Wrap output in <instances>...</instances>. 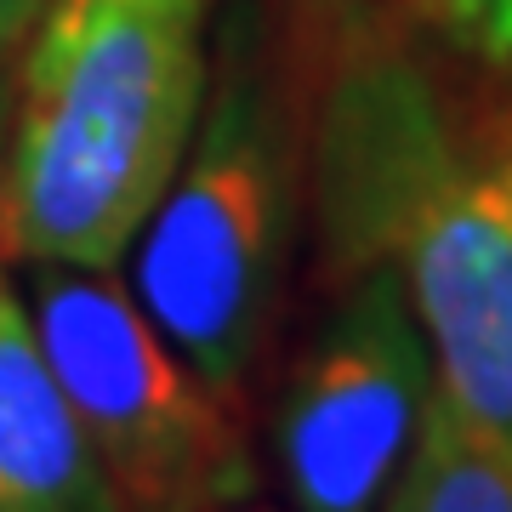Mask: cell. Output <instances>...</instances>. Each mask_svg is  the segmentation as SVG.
I'll return each mask as SVG.
<instances>
[{
  "label": "cell",
  "instance_id": "1",
  "mask_svg": "<svg viewBox=\"0 0 512 512\" xmlns=\"http://www.w3.org/2000/svg\"><path fill=\"white\" fill-rule=\"evenodd\" d=\"M313 205L330 268L387 262L439 393L512 439V143L467 126L404 46L359 40L319 103Z\"/></svg>",
  "mask_w": 512,
  "mask_h": 512
},
{
  "label": "cell",
  "instance_id": "2",
  "mask_svg": "<svg viewBox=\"0 0 512 512\" xmlns=\"http://www.w3.org/2000/svg\"><path fill=\"white\" fill-rule=\"evenodd\" d=\"M211 0H46L23 40L0 239L23 262L120 268L200 120Z\"/></svg>",
  "mask_w": 512,
  "mask_h": 512
},
{
  "label": "cell",
  "instance_id": "3",
  "mask_svg": "<svg viewBox=\"0 0 512 512\" xmlns=\"http://www.w3.org/2000/svg\"><path fill=\"white\" fill-rule=\"evenodd\" d=\"M296 228V131L256 6L211 46L200 120L171 183L131 239V291L171 348L239 399L279 308Z\"/></svg>",
  "mask_w": 512,
  "mask_h": 512
},
{
  "label": "cell",
  "instance_id": "4",
  "mask_svg": "<svg viewBox=\"0 0 512 512\" xmlns=\"http://www.w3.org/2000/svg\"><path fill=\"white\" fill-rule=\"evenodd\" d=\"M23 308L120 512H217L256 495V456L234 399L171 348L114 268L29 262Z\"/></svg>",
  "mask_w": 512,
  "mask_h": 512
},
{
  "label": "cell",
  "instance_id": "5",
  "mask_svg": "<svg viewBox=\"0 0 512 512\" xmlns=\"http://www.w3.org/2000/svg\"><path fill=\"white\" fill-rule=\"evenodd\" d=\"M433 393L439 365L404 279L387 262L353 268L274 410L291 512H382Z\"/></svg>",
  "mask_w": 512,
  "mask_h": 512
},
{
  "label": "cell",
  "instance_id": "6",
  "mask_svg": "<svg viewBox=\"0 0 512 512\" xmlns=\"http://www.w3.org/2000/svg\"><path fill=\"white\" fill-rule=\"evenodd\" d=\"M0 512H120L103 461L40 353L35 319L0 285Z\"/></svg>",
  "mask_w": 512,
  "mask_h": 512
},
{
  "label": "cell",
  "instance_id": "7",
  "mask_svg": "<svg viewBox=\"0 0 512 512\" xmlns=\"http://www.w3.org/2000/svg\"><path fill=\"white\" fill-rule=\"evenodd\" d=\"M382 512H512V439L433 393L410 461Z\"/></svg>",
  "mask_w": 512,
  "mask_h": 512
},
{
  "label": "cell",
  "instance_id": "8",
  "mask_svg": "<svg viewBox=\"0 0 512 512\" xmlns=\"http://www.w3.org/2000/svg\"><path fill=\"white\" fill-rule=\"evenodd\" d=\"M433 12L478 63L512 80V0H433Z\"/></svg>",
  "mask_w": 512,
  "mask_h": 512
},
{
  "label": "cell",
  "instance_id": "9",
  "mask_svg": "<svg viewBox=\"0 0 512 512\" xmlns=\"http://www.w3.org/2000/svg\"><path fill=\"white\" fill-rule=\"evenodd\" d=\"M40 6H46V0H0V57L18 52L23 40H29V29H35V18H40Z\"/></svg>",
  "mask_w": 512,
  "mask_h": 512
},
{
  "label": "cell",
  "instance_id": "10",
  "mask_svg": "<svg viewBox=\"0 0 512 512\" xmlns=\"http://www.w3.org/2000/svg\"><path fill=\"white\" fill-rule=\"evenodd\" d=\"M217 512H274V507H262L256 495H239V501H228V507H217Z\"/></svg>",
  "mask_w": 512,
  "mask_h": 512
},
{
  "label": "cell",
  "instance_id": "11",
  "mask_svg": "<svg viewBox=\"0 0 512 512\" xmlns=\"http://www.w3.org/2000/svg\"><path fill=\"white\" fill-rule=\"evenodd\" d=\"M313 6H348V0H313Z\"/></svg>",
  "mask_w": 512,
  "mask_h": 512
}]
</instances>
